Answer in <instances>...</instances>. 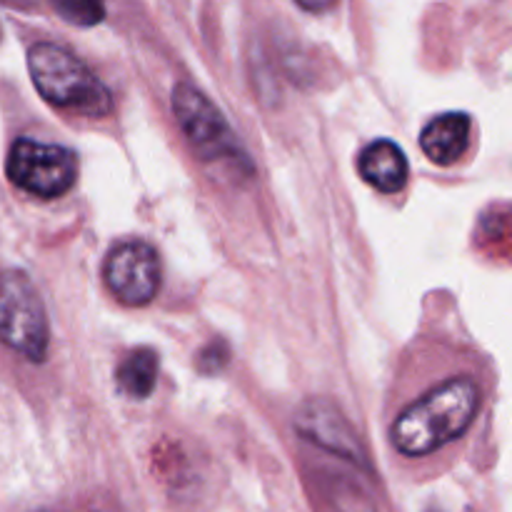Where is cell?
<instances>
[{
	"instance_id": "cell-1",
	"label": "cell",
	"mask_w": 512,
	"mask_h": 512,
	"mask_svg": "<svg viewBox=\"0 0 512 512\" xmlns=\"http://www.w3.org/2000/svg\"><path fill=\"white\" fill-rule=\"evenodd\" d=\"M490 380L470 350L433 345L395 383L385 418L395 458L415 465L450 460L485 408Z\"/></svg>"
},
{
	"instance_id": "cell-2",
	"label": "cell",
	"mask_w": 512,
	"mask_h": 512,
	"mask_svg": "<svg viewBox=\"0 0 512 512\" xmlns=\"http://www.w3.org/2000/svg\"><path fill=\"white\" fill-rule=\"evenodd\" d=\"M28 73L40 98L63 113L105 118L113 110V95L103 80L60 45L45 40L30 45Z\"/></svg>"
},
{
	"instance_id": "cell-3",
	"label": "cell",
	"mask_w": 512,
	"mask_h": 512,
	"mask_svg": "<svg viewBox=\"0 0 512 512\" xmlns=\"http://www.w3.org/2000/svg\"><path fill=\"white\" fill-rule=\"evenodd\" d=\"M170 108L190 148L203 163L225 165L230 170H240L243 175L253 173L248 153L238 143L218 105L210 103L208 95L190 83H178L170 95Z\"/></svg>"
},
{
	"instance_id": "cell-4",
	"label": "cell",
	"mask_w": 512,
	"mask_h": 512,
	"mask_svg": "<svg viewBox=\"0 0 512 512\" xmlns=\"http://www.w3.org/2000/svg\"><path fill=\"white\" fill-rule=\"evenodd\" d=\"M0 343L33 363H43L50 348L45 305L33 280L20 270L0 273Z\"/></svg>"
},
{
	"instance_id": "cell-5",
	"label": "cell",
	"mask_w": 512,
	"mask_h": 512,
	"mask_svg": "<svg viewBox=\"0 0 512 512\" xmlns=\"http://www.w3.org/2000/svg\"><path fill=\"white\" fill-rule=\"evenodd\" d=\"M8 178L38 198H60L75 185L78 160L73 150L35 138H18L8 153Z\"/></svg>"
},
{
	"instance_id": "cell-6",
	"label": "cell",
	"mask_w": 512,
	"mask_h": 512,
	"mask_svg": "<svg viewBox=\"0 0 512 512\" xmlns=\"http://www.w3.org/2000/svg\"><path fill=\"white\" fill-rule=\"evenodd\" d=\"M103 278L118 303L143 308L158 295L163 268L153 245L143 240H123L105 258Z\"/></svg>"
},
{
	"instance_id": "cell-7",
	"label": "cell",
	"mask_w": 512,
	"mask_h": 512,
	"mask_svg": "<svg viewBox=\"0 0 512 512\" xmlns=\"http://www.w3.org/2000/svg\"><path fill=\"white\" fill-rule=\"evenodd\" d=\"M358 173L375 190H380L385 195H393L400 193L408 185L410 165L398 143H393L388 138H380L360 150Z\"/></svg>"
},
{
	"instance_id": "cell-8",
	"label": "cell",
	"mask_w": 512,
	"mask_h": 512,
	"mask_svg": "<svg viewBox=\"0 0 512 512\" xmlns=\"http://www.w3.org/2000/svg\"><path fill=\"white\" fill-rule=\"evenodd\" d=\"M470 115L443 113L430 120L420 133V150L435 165H453L470 148Z\"/></svg>"
},
{
	"instance_id": "cell-9",
	"label": "cell",
	"mask_w": 512,
	"mask_h": 512,
	"mask_svg": "<svg viewBox=\"0 0 512 512\" xmlns=\"http://www.w3.org/2000/svg\"><path fill=\"white\" fill-rule=\"evenodd\" d=\"M158 380V355L150 348H135L118 365V385L130 398L145 400Z\"/></svg>"
},
{
	"instance_id": "cell-10",
	"label": "cell",
	"mask_w": 512,
	"mask_h": 512,
	"mask_svg": "<svg viewBox=\"0 0 512 512\" xmlns=\"http://www.w3.org/2000/svg\"><path fill=\"white\" fill-rule=\"evenodd\" d=\"M55 13L63 20L73 25H98L103 20L105 8L98 3H88V0H65V3H53Z\"/></svg>"
}]
</instances>
